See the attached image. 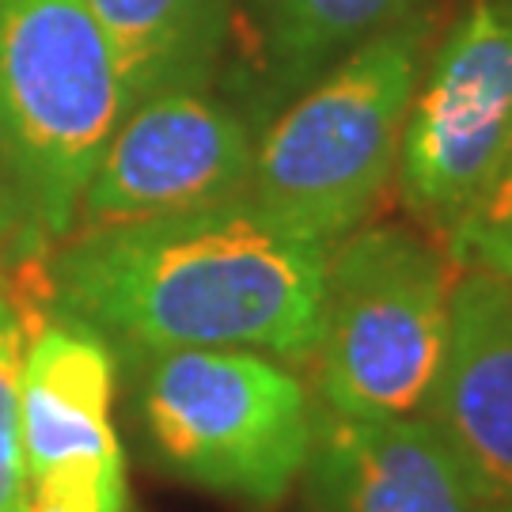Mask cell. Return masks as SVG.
<instances>
[{"label": "cell", "instance_id": "cell-1", "mask_svg": "<svg viewBox=\"0 0 512 512\" xmlns=\"http://www.w3.org/2000/svg\"><path fill=\"white\" fill-rule=\"evenodd\" d=\"M330 247L247 194L171 217L80 228L50 262L57 315L126 361L171 349H258L308 365Z\"/></svg>", "mask_w": 512, "mask_h": 512}, {"label": "cell", "instance_id": "cell-2", "mask_svg": "<svg viewBox=\"0 0 512 512\" xmlns=\"http://www.w3.org/2000/svg\"><path fill=\"white\" fill-rule=\"evenodd\" d=\"M433 23L414 16L368 38L258 129L247 198L323 247L361 228L399 167Z\"/></svg>", "mask_w": 512, "mask_h": 512}, {"label": "cell", "instance_id": "cell-3", "mask_svg": "<svg viewBox=\"0 0 512 512\" xmlns=\"http://www.w3.org/2000/svg\"><path fill=\"white\" fill-rule=\"evenodd\" d=\"M459 262L429 232L361 224L327 255L311 380L357 418H421L448 346Z\"/></svg>", "mask_w": 512, "mask_h": 512}, {"label": "cell", "instance_id": "cell-4", "mask_svg": "<svg viewBox=\"0 0 512 512\" xmlns=\"http://www.w3.org/2000/svg\"><path fill=\"white\" fill-rule=\"evenodd\" d=\"M126 84L84 0H0V156L42 239L76 228Z\"/></svg>", "mask_w": 512, "mask_h": 512}, {"label": "cell", "instance_id": "cell-5", "mask_svg": "<svg viewBox=\"0 0 512 512\" xmlns=\"http://www.w3.org/2000/svg\"><path fill=\"white\" fill-rule=\"evenodd\" d=\"M133 368L137 421L167 475L255 509L300 482L315 403L289 361L258 349H171Z\"/></svg>", "mask_w": 512, "mask_h": 512}, {"label": "cell", "instance_id": "cell-6", "mask_svg": "<svg viewBox=\"0 0 512 512\" xmlns=\"http://www.w3.org/2000/svg\"><path fill=\"white\" fill-rule=\"evenodd\" d=\"M512 164V0H471L414 88L399 198L448 243Z\"/></svg>", "mask_w": 512, "mask_h": 512}, {"label": "cell", "instance_id": "cell-7", "mask_svg": "<svg viewBox=\"0 0 512 512\" xmlns=\"http://www.w3.org/2000/svg\"><path fill=\"white\" fill-rule=\"evenodd\" d=\"M114 349L57 315L23 349L19 440L27 512H126V456L110 421Z\"/></svg>", "mask_w": 512, "mask_h": 512}, {"label": "cell", "instance_id": "cell-8", "mask_svg": "<svg viewBox=\"0 0 512 512\" xmlns=\"http://www.w3.org/2000/svg\"><path fill=\"white\" fill-rule=\"evenodd\" d=\"M255 141L258 129L247 114L205 88L152 95L118 122L76 224L103 228L232 202L247 194Z\"/></svg>", "mask_w": 512, "mask_h": 512}, {"label": "cell", "instance_id": "cell-9", "mask_svg": "<svg viewBox=\"0 0 512 512\" xmlns=\"http://www.w3.org/2000/svg\"><path fill=\"white\" fill-rule=\"evenodd\" d=\"M308 512H482L467 463L425 418H357L315 406Z\"/></svg>", "mask_w": 512, "mask_h": 512}, {"label": "cell", "instance_id": "cell-10", "mask_svg": "<svg viewBox=\"0 0 512 512\" xmlns=\"http://www.w3.org/2000/svg\"><path fill=\"white\" fill-rule=\"evenodd\" d=\"M425 418L467 463L486 505L512 501V281L459 266L448 346Z\"/></svg>", "mask_w": 512, "mask_h": 512}, {"label": "cell", "instance_id": "cell-11", "mask_svg": "<svg viewBox=\"0 0 512 512\" xmlns=\"http://www.w3.org/2000/svg\"><path fill=\"white\" fill-rule=\"evenodd\" d=\"M421 0H247L236 99L255 129Z\"/></svg>", "mask_w": 512, "mask_h": 512}, {"label": "cell", "instance_id": "cell-12", "mask_svg": "<svg viewBox=\"0 0 512 512\" xmlns=\"http://www.w3.org/2000/svg\"><path fill=\"white\" fill-rule=\"evenodd\" d=\"M126 84V110L160 92L205 88L236 0H84Z\"/></svg>", "mask_w": 512, "mask_h": 512}, {"label": "cell", "instance_id": "cell-13", "mask_svg": "<svg viewBox=\"0 0 512 512\" xmlns=\"http://www.w3.org/2000/svg\"><path fill=\"white\" fill-rule=\"evenodd\" d=\"M19 376H23V327L0 296V512L27 505L23 490V440H19Z\"/></svg>", "mask_w": 512, "mask_h": 512}, {"label": "cell", "instance_id": "cell-14", "mask_svg": "<svg viewBox=\"0 0 512 512\" xmlns=\"http://www.w3.org/2000/svg\"><path fill=\"white\" fill-rule=\"evenodd\" d=\"M448 255L467 270H490L512 281V164L497 186L448 236Z\"/></svg>", "mask_w": 512, "mask_h": 512}, {"label": "cell", "instance_id": "cell-15", "mask_svg": "<svg viewBox=\"0 0 512 512\" xmlns=\"http://www.w3.org/2000/svg\"><path fill=\"white\" fill-rule=\"evenodd\" d=\"M482 512H512V501H497V505H486Z\"/></svg>", "mask_w": 512, "mask_h": 512}, {"label": "cell", "instance_id": "cell-16", "mask_svg": "<svg viewBox=\"0 0 512 512\" xmlns=\"http://www.w3.org/2000/svg\"><path fill=\"white\" fill-rule=\"evenodd\" d=\"M19 512H27V505H23V509H19Z\"/></svg>", "mask_w": 512, "mask_h": 512}]
</instances>
